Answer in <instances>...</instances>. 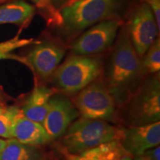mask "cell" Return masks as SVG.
I'll return each instance as SVG.
<instances>
[{"instance_id": "9c48e42d", "label": "cell", "mask_w": 160, "mask_h": 160, "mask_svg": "<svg viewBox=\"0 0 160 160\" xmlns=\"http://www.w3.org/2000/svg\"><path fill=\"white\" fill-rule=\"evenodd\" d=\"M159 29L153 11L147 4H142L132 16L129 37L136 52L142 57L155 39Z\"/></svg>"}, {"instance_id": "5b68a950", "label": "cell", "mask_w": 160, "mask_h": 160, "mask_svg": "<svg viewBox=\"0 0 160 160\" xmlns=\"http://www.w3.org/2000/svg\"><path fill=\"white\" fill-rule=\"evenodd\" d=\"M75 95L72 102L82 118L115 122L117 104L105 82L95 80Z\"/></svg>"}, {"instance_id": "e0dca14e", "label": "cell", "mask_w": 160, "mask_h": 160, "mask_svg": "<svg viewBox=\"0 0 160 160\" xmlns=\"http://www.w3.org/2000/svg\"><path fill=\"white\" fill-rule=\"evenodd\" d=\"M142 67L145 74L159 73L160 70V41L158 37L144 54Z\"/></svg>"}, {"instance_id": "7a4b0ae2", "label": "cell", "mask_w": 160, "mask_h": 160, "mask_svg": "<svg viewBox=\"0 0 160 160\" xmlns=\"http://www.w3.org/2000/svg\"><path fill=\"white\" fill-rule=\"evenodd\" d=\"M122 128H117L108 122L80 118L75 120L62 137V151L77 154L101 144L120 140Z\"/></svg>"}, {"instance_id": "8992f818", "label": "cell", "mask_w": 160, "mask_h": 160, "mask_svg": "<svg viewBox=\"0 0 160 160\" xmlns=\"http://www.w3.org/2000/svg\"><path fill=\"white\" fill-rule=\"evenodd\" d=\"M117 0H68L60 10L68 31L77 32L110 17Z\"/></svg>"}, {"instance_id": "ba28073f", "label": "cell", "mask_w": 160, "mask_h": 160, "mask_svg": "<svg viewBox=\"0 0 160 160\" xmlns=\"http://www.w3.org/2000/svg\"><path fill=\"white\" fill-rule=\"evenodd\" d=\"M79 117V111L68 97L54 93L50 99L48 110L42 125L53 141L62 137Z\"/></svg>"}, {"instance_id": "30bf717a", "label": "cell", "mask_w": 160, "mask_h": 160, "mask_svg": "<svg viewBox=\"0 0 160 160\" xmlns=\"http://www.w3.org/2000/svg\"><path fill=\"white\" fill-rule=\"evenodd\" d=\"M119 142L131 157H141L148 150L159 145L160 121L141 125L122 128Z\"/></svg>"}, {"instance_id": "52a82bcc", "label": "cell", "mask_w": 160, "mask_h": 160, "mask_svg": "<svg viewBox=\"0 0 160 160\" xmlns=\"http://www.w3.org/2000/svg\"><path fill=\"white\" fill-rule=\"evenodd\" d=\"M120 22L115 19L102 20L76 40L71 50L76 55L91 56L102 53L111 46L117 37Z\"/></svg>"}, {"instance_id": "44dd1931", "label": "cell", "mask_w": 160, "mask_h": 160, "mask_svg": "<svg viewBox=\"0 0 160 160\" xmlns=\"http://www.w3.org/2000/svg\"><path fill=\"white\" fill-rule=\"evenodd\" d=\"M148 160H160V147L159 145L146 151L141 156Z\"/></svg>"}, {"instance_id": "d4e9b609", "label": "cell", "mask_w": 160, "mask_h": 160, "mask_svg": "<svg viewBox=\"0 0 160 160\" xmlns=\"http://www.w3.org/2000/svg\"><path fill=\"white\" fill-rule=\"evenodd\" d=\"M32 1L35 4H37V5H42V4H43L46 0H32Z\"/></svg>"}, {"instance_id": "277c9868", "label": "cell", "mask_w": 160, "mask_h": 160, "mask_svg": "<svg viewBox=\"0 0 160 160\" xmlns=\"http://www.w3.org/2000/svg\"><path fill=\"white\" fill-rule=\"evenodd\" d=\"M125 104L124 119L128 125H141L159 122V73L144 79Z\"/></svg>"}, {"instance_id": "4316f807", "label": "cell", "mask_w": 160, "mask_h": 160, "mask_svg": "<svg viewBox=\"0 0 160 160\" xmlns=\"http://www.w3.org/2000/svg\"><path fill=\"white\" fill-rule=\"evenodd\" d=\"M1 1H2V0H0V2H1Z\"/></svg>"}, {"instance_id": "7c38bea8", "label": "cell", "mask_w": 160, "mask_h": 160, "mask_svg": "<svg viewBox=\"0 0 160 160\" xmlns=\"http://www.w3.org/2000/svg\"><path fill=\"white\" fill-rule=\"evenodd\" d=\"M12 139L25 145L37 147L52 142L42 125L25 117L21 111L13 122Z\"/></svg>"}, {"instance_id": "ac0fdd59", "label": "cell", "mask_w": 160, "mask_h": 160, "mask_svg": "<svg viewBox=\"0 0 160 160\" xmlns=\"http://www.w3.org/2000/svg\"><path fill=\"white\" fill-rule=\"evenodd\" d=\"M20 111L16 106L0 105V137L12 139L13 122Z\"/></svg>"}, {"instance_id": "cb8c5ba5", "label": "cell", "mask_w": 160, "mask_h": 160, "mask_svg": "<svg viewBox=\"0 0 160 160\" xmlns=\"http://www.w3.org/2000/svg\"><path fill=\"white\" fill-rule=\"evenodd\" d=\"M119 160H133V157H131V155L128 154V155H125L124 156L121 158V159H119Z\"/></svg>"}, {"instance_id": "484cf974", "label": "cell", "mask_w": 160, "mask_h": 160, "mask_svg": "<svg viewBox=\"0 0 160 160\" xmlns=\"http://www.w3.org/2000/svg\"><path fill=\"white\" fill-rule=\"evenodd\" d=\"M134 160H148V159L142 157H136V159Z\"/></svg>"}, {"instance_id": "3957f363", "label": "cell", "mask_w": 160, "mask_h": 160, "mask_svg": "<svg viewBox=\"0 0 160 160\" xmlns=\"http://www.w3.org/2000/svg\"><path fill=\"white\" fill-rule=\"evenodd\" d=\"M102 62L98 57L74 55L65 60L53 73V80L65 95H75L101 75Z\"/></svg>"}, {"instance_id": "f1b7e54d", "label": "cell", "mask_w": 160, "mask_h": 160, "mask_svg": "<svg viewBox=\"0 0 160 160\" xmlns=\"http://www.w3.org/2000/svg\"></svg>"}, {"instance_id": "ffe728a7", "label": "cell", "mask_w": 160, "mask_h": 160, "mask_svg": "<svg viewBox=\"0 0 160 160\" xmlns=\"http://www.w3.org/2000/svg\"><path fill=\"white\" fill-rule=\"evenodd\" d=\"M151 8L155 17L158 28H160V0H143Z\"/></svg>"}, {"instance_id": "6da1fadb", "label": "cell", "mask_w": 160, "mask_h": 160, "mask_svg": "<svg viewBox=\"0 0 160 160\" xmlns=\"http://www.w3.org/2000/svg\"><path fill=\"white\" fill-rule=\"evenodd\" d=\"M128 32L120 36L110 58L106 82L117 105L125 104L137 89L145 74Z\"/></svg>"}, {"instance_id": "9a60e30c", "label": "cell", "mask_w": 160, "mask_h": 160, "mask_svg": "<svg viewBox=\"0 0 160 160\" xmlns=\"http://www.w3.org/2000/svg\"><path fill=\"white\" fill-rule=\"evenodd\" d=\"M34 8L24 1H15L0 6V25L22 24L31 19Z\"/></svg>"}, {"instance_id": "5bb4252c", "label": "cell", "mask_w": 160, "mask_h": 160, "mask_svg": "<svg viewBox=\"0 0 160 160\" xmlns=\"http://www.w3.org/2000/svg\"><path fill=\"white\" fill-rule=\"evenodd\" d=\"M66 160H119L128 153L119 140L101 144L82 153L72 154L62 151Z\"/></svg>"}, {"instance_id": "2e32d148", "label": "cell", "mask_w": 160, "mask_h": 160, "mask_svg": "<svg viewBox=\"0 0 160 160\" xmlns=\"http://www.w3.org/2000/svg\"><path fill=\"white\" fill-rule=\"evenodd\" d=\"M41 152L37 146L25 145L15 139H8L0 152V160H40Z\"/></svg>"}, {"instance_id": "8fae6325", "label": "cell", "mask_w": 160, "mask_h": 160, "mask_svg": "<svg viewBox=\"0 0 160 160\" xmlns=\"http://www.w3.org/2000/svg\"><path fill=\"white\" fill-rule=\"evenodd\" d=\"M65 55V50L57 44L45 42L36 45L29 53L28 60L36 73L47 79L54 72Z\"/></svg>"}, {"instance_id": "d6986e66", "label": "cell", "mask_w": 160, "mask_h": 160, "mask_svg": "<svg viewBox=\"0 0 160 160\" xmlns=\"http://www.w3.org/2000/svg\"><path fill=\"white\" fill-rule=\"evenodd\" d=\"M32 39H19L18 38L0 43V59L12 57L11 52L19 48L32 43Z\"/></svg>"}, {"instance_id": "83f0119b", "label": "cell", "mask_w": 160, "mask_h": 160, "mask_svg": "<svg viewBox=\"0 0 160 160\" xmlns=\"http://www.w3.org/2000/svg\"><path fill=\"white\" fill-rule=\"evenodd\" d=\"M40 160H41V159H40Z\"/></svg>"}, {"instance_id": "4fadbf2b", "label": "cell", "mask_w": 160, "mask_h": 160, "mask_svg": "<svg viewBox=\"0 0 160 160\" xmlns=\"http://www.w3.org/2000/svg\"><path fill=\"white\" fill-rule=\"evenodd\" d=\"M54 91L44 85L33 89L21 109L23 115L29 119L42 124L49 107V102Z\"/></svg>"}, {"instance_id": "7402d4cb", "label": "cell", "mask_w": 160, "mask_h": 160, "mask_svg": "<svg viewBox=\"0 0 160 160\" xmlns=\"http://www.w3.org/2000/svg\"><path fill=\"white\" fill-rule=\"evenodd\" d=\"M7 142H8V140L0 139V152L2 151V150L4 148H5V146L6 145Z\"/></svg>"}, {"instance_id": "603a6c76", "label": "cell", "mask_w": 160, "mask_h": 160, "mask_svg": "<svg viewBox=\"0 0 160 160\" xmlns=\"http://www.w3.org/2000/svg\"><path fill=\"white\" fill-rule=\"evenodd\" d=\"M68 0H51V2H53V4H55V5H62V4H64L65 2H66Z\"/></svg>"}]
</instances>
